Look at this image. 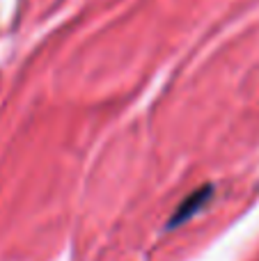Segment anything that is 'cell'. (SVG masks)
Returning <instances> with one entry per match:
<instances>
[{"instance_id": "cell-1", "label": "cell", "mask_w": 259, "mask_h": 261, "mask_svg": "<svg viewBox=\"0 0 259 261\" xmlns=\"http://www.w3.org/2000/svg\"><path fill=\"white\" fill-rule=\"evenodd\" d=\"M211 197H214V188H211V186H204V188L195 190L191 197H186L182 204H179V208L174 211L172 220L168 222V229H174V227H179V225H184V222H188L197 211H202V208L209 204Z\"/></svg>"}]
</instances>
